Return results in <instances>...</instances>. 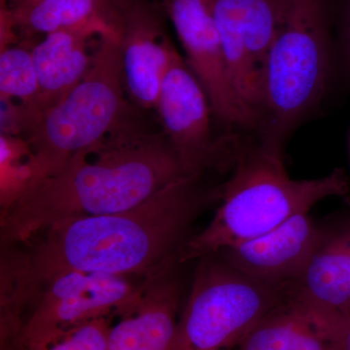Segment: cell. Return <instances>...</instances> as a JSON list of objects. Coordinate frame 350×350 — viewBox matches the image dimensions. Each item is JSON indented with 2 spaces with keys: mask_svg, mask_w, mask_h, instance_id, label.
<instances>
[{
  "mask_svg": "<svg viewBox=\"0 0 350 350\" xmlns=\"http://www.w3.org/2000/svg\"><path fill=\"white\" fill-rule=\"evenodd\" d=\"M237 350H238V349H237Z\"/></svg>",
  "mask_w": 350,
  "mask_h": 350,
  "instance_id": "603a6c76",
  "label": "cell"
},
{
  "mask_svg": "<svg viewBox=\"0 0 350 350\" xmlns=\"http://www.w3.org/2000/svg\"><path fill=\"white\" fill-rule=\"evenodd\" d=\"M347 329L289 292L246 334L238 350H340Z\"/></svg>",
  "mask_w": 350,
  "mask_h": 350,
  "instance_id": "5bb4252c",
  "label": "cell"
},
{
  "mask_svg": "<svg viewBox=\"0 0 350 350\" xmlns=\"http://www.w3.org/2000/svg\"><path fill=\"white\" fill-rule=\"evenodd\" d=\"M290 286L253 280L228 262H206L178 320L174 350H237Z\"/></svg>",
  "mask_w": 350,
  "mask_h": 350,
  "instance_id": "8992f818",
  "label": "cell"
},
{
  "mask_svg": "<svg viewBox=\"0 0 350 350\" xmlns=\"http://www.w3.org/2000/svg\"><path fill=\"white\" fill-rule=\"evenodd\" d=\"M202 174L159 191L139 206L51 228L23 265L20 280L31 286L66 271L124 276L165 273L179 254L207 200Z\"/></svg>",
  "mask_w": 350,
  "mask_h": 350,
  "instance_id": "7a4b0ae2",
  "label": "cell"
},
{
  "mask_svg": "<svg viewBox=\"0 0 350 350\" xmlns=\"http://www.w3.org/2000/svg\"><path fill=\"white\" fill-rule=\"evenodd\" d=\"M109 322L100 317L75 327L43 347L24 350H108Z\"/></svg>",
  "mask_w": 350,
  "mask_h": 350,
  "instance_id": "d6986e66",
  "label": "cell"
},
{
  "mask_svg": "<svg viewBox=\"0 0 350 350\" xmlns=\"http://www.w3.org/2000/svg\"><path fill=\"white\" fill-rule=\"evenodd\" d=\"M178 300L176 282L157 276L137 305L110 328L108 350H174Z\"/></svg>",
  "mask_w": 350,
  "mask_h": 350,
  "instance_id": "9a60e30c",
  "label": "cell"
},
{
  "mask_svg": "<svg viewBox=\"0 0 350 350\" xmlns=\"http://www.w3.org/2000/svg\"><path fill=\"white\" fill-rule=\"evenodd\" d=\"M31 1H33V0H1V5L12 7Z\"/></svg>",
  "mask_w": 350,
  "mask_h": 350,
  "instance_id": "7402d4cb",
  "label": "cell"
},
{
  "mask_svg": "<svg viewBox=\"0 0 350 350\" xmlns=\"http://www.w3.org/2000/svg\"><path fill=\"white\" fill-rule=\"evenodd\" d=\"M290 292L317 312L350 322V213L320 227L317 245Z\"/></svg>",
  "mask_w": 350,
  "mask_h": 350,
  "instance_id": "7c38bea8",
  "label": "cell"
},
{
  "mask_svg": "<svg viewBox=\"0 0 350 350\" xmlns=\"http://www.w3.org/2000/svg\"><path fill=\"white\" fill-rule=\"evenodd\" d=\"M36 284L43 289L21 330L23 349L50 344L66 332L110 313L125 314L142 300L147 286H135L124 276L81 271L56 273L27 287Z\"/></svg>",
  "mask_w": 350,
  "mask_h": 350,
  "instance_id": "52a82bcc",
  "label": "cell"
},
{
  "mask_svg": "<svg viewBox=\"0 0 350 350\" xmlns=\"http://www.w3.org/2000/svg\"><path fill=\"white\" fill-rule=\"evenodd\" d=\"M1 202L3 208L17 199L32 180V152L22 137L0 135Z\"/></svg>",
  "mask_w": 350,
  "mask_h": 350,
  "instance_id": "ac0fdd59",
  "label": "cell"
},
{
  "mask_svg": "<svg viewBox=\"0 0 350 350\" xmlns=\"http://www.w3.org/2000/svg\"><path fill=\"white\" fill-rule=\"evenodd\" d=\"M197 174L163 133L142 130L131 120L3 208L2 241L24 243L64 223L128 211Z\"/></svg>",
  "mask_w": 350,
  "mask_h": 350,
  "instance_id": "6da1fadb",
  "label": "cell"
},
{
  "mask_svg": "<svg viewBox=\"0 0 350 350\" xmlns=\"http://www.w3.org/2000/svg\"><path fill=\"white\" fill-rule=\"evenodd\" d=\"M340 350H350V322L349 326H347V331H345Z\"/></svg>",
  "mask_w": 350,
  "mask_h": 350,
  "instance_id": "44dd1931",
  "label": "cell"
},
{
  "mask_svg": "<svg viewBox=\"0 0 350 350\" xmlns=\"http://www.w3.org/2000/svg\"><path fill=\"white\" fill-rule=\"evenodd\" d=\"M0 100H18L24 107L27 135L40 119L39 82L31 48L11 45L0 52Z\"/></svg>",
  "mask_w": 350,
  "mask_h": 350,
  "instance_id": "e0dca14e",
  "label": "cell"
},
{
  "mask_svg": "<svg viewBox=\"0 0 350 350\" xmlns=\"http://www.w3.org/2000/svg\"><path fill=\"white\" fill-rule=\"evenodd\" d=\"M124 82L131 100L155 109L175 49L162 18L147 0H115Z\"/></svg>",
  "mask_w": 350,
  "mask_h": 350,
  "instance_id": "30bf717a",
  "label": "cell"
},
{
  "mask_svg": "<svg viewBox=\"0 0 350 350\" xmlns=\"http://www.w3.org/2000/svg\"><path fill=\"white\" fill-rule=\"evenodd\" d=\"M335 0H280L262 73L258 137L282 147L321 103L336 61Z\"/></svg>",
  "mask_w": 350,
  "mask_h": 350,
  "instance_id": "277c9868",
  "label": "cell"
},
{
  "mask_svg": "<svg viewBox=\"0 0 350 350\" xmlns=\"http://www.w3.org/2000/svg\"><path fill=\"white\" fill-rule=\"evenodd\" d=\"M125 90L119 32L113 29L100 36L86 77L24 137L32 152L29 186L131 121Z\"/></svg>",
  "mask_w": 350,
  "mask_h": 350,
  "instance_id": "5b68a950",
  "label": "cell"
},
{
  "mask_svg": "<svg viewBox=\"0 0 350 350\" xmlns=\"http://www.w3.org/2000/svg\"><path fill=\"white\" fill-rule=\"evenodd\" d=\"M98 20L116 25L115 0H33L12 7L1 5V40L16 42L18 31L25 36H47Z\"/></svg>",
  "mask_w": 350,
  "mask_h": 350,
  "instance_id": "2e32d148",
  "label": "cell"
},
{
  "mask_svg": "<svg viewBox=\"0 0 350 350\" xmlns=\"http://www.w3.org/2000/svg\"><path fill=\"white\" fill-rule=\"evenodd\" d=\"M336 61L350 83V0H335Z\"/></svg>",
  "mask_w": 350,
  "mask_h": 350,
  "instance_id": "ffe728a7",
  "label": "cell"
},
{
  "mask_svg": "<svg viewBox=\"0 0 350 350\" xmlns=\"http://www.w3.org/2000/svg\"><path fill=\"white\" fill-rule=\"evenodd\" d=\"M163 135L193 172H204L215 160L211 103L204 88L175 51L163 77L156 108Z\"/></svg>",
  "mask_w": 350,
  "mask_h": 350,
  "instance_id": "9c48e42d",
  "label": "cell"
},
{
  "mask_svg": "<svg viewBox=\"0 0 350 350\" xmlns=\"http://www.w3.org/2000/svg\"><path fill=\"white\" fill-rule=\"evenodd\" d=\"M113 29L117 27L107 21H94L47 34L31 48L39 82L40 118L86 77L100 36Z\"/></svg>",
  "mask_w": 350,
  "mask_h": 350,
  "instance_id": "4fadbf2b",
  "label": "cell"
},
{
  "mask_svg": "<svg viewBox=\"0 0 350 350\" xmlns=\"http://www.w3.org/2000/svg\"><path fill=\"white\" fill-rule=\"evenodd\" d=\"M319 234L320 227L310 213H301L222 252L226 262L253 280L291 286L312 256Z\"/></svg>",
  "mask_w": 350,
  "mask_h": 350,
  "instance_id": "8fae6325",
  "label": "cell"
},
{
  "mask_svg": "<svg viewBox=\"0 0 350 350\" xmlns=\"http://www.w3.org/2000/svg\"><path fill=\"white\" fill-rule=\"evenodd\" d=\"M282 149L258 138L239 152L234 172L221 189L220 206L208 225L186 241L178 264L257 238L310 213L327 198L347 194L349 179L342 170L319 178H291Z\"/></svg>",
  "mask_w": 350,
  "mask_h": 350,
  "instance_id": "3957f363",
  "label": "cell"
},
{
  "mask_svg": "<svg viewBox=\"0 0 350 350\" xmlns=\"http://www.w3.org/2000/svg\"><path fill=\"white\" fill-rule=\"evenodd\" d=\"M163 9L185 51L186 63L204 88L216 118L227 125L256 131L257 115L232 84L208 0H165Z\"/></svg>",
  "mask_w": 350,
  "mask_h": 350,
  "instance_id": "ba28073f",
  "label": "cell"
}]
</instances>
